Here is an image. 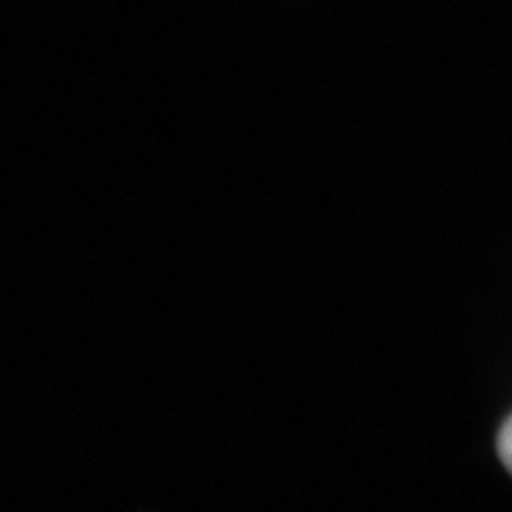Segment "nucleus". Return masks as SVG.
I'll use <instances>...</instances> for the list:
<instances>
[{
    "label": "nucleus",
    "instance_id": "1",
    "mask_svg": "<svg viewBox=\"0 0 512 512\" xmlns=\"http://www.w3.org/2000/svg\"><path fill=\"white\" fill-rule=\"evenodd\" d=\"M498 453L508 472L512 474V414L504 421L498 436Z\"/></svg>",
    "mask_w": 512,
    "mask_h": 512
}]
</instances>
